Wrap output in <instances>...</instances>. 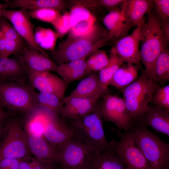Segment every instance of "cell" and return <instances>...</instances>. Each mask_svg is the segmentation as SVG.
Listing matches in <instances>:
<instances>
[{"mask_svg": "<svg viewBox=\"0 0 169 169\" xmlns=\"http://www.w3.org/2000/svg\"><path fill=\"white\" fill-rule=\"evenodd\" d=\"M110 40L107 30L95 23L86 34L59 43L53 52V58L58 65L85 59Z\"/></svg>", "mask_w": 169, "mask_h": 169, "instance_id": "6da1fadb", "label": "cell"}, {"mask_svg": "<svg viewBox=\"0 0 169 169\" xmlns=\"http://www.w3.org/2000/svg\"><path fill=\"white\" fill-rule=\"evenodd\" d=\"M101 103L94 111L79 119H63L72 131L73 137L95 152L105 151L110 147L103 128Z\"/></svg>", "mask_w": 169, "mask_h": 169, "instance_id": "7a4b0ae2", "label": "cell"}, {"mask_svg": "<svg viewBox=\"0 0 169 169\" xmlns=\"http://www.w3.org/2000/svg\"><path fill=\"white\" fill-rule=\"evenodd\" d=\"M128 131L152 169H166L169 166L168 143L137 121L132 122Z\"/></svg>", "mask_w": 169, "mask_h": 169, "instance_id": "3957f363", "label": "cell"}, {"mask_svg": "<svg viewBox=\"0 0 169 169\" xmlns=\"http://www.w3.org/2000/svg\"><path fill=\"white\" fill-rule=\"evenodd\" d=\"M159 86L143 70L134 81L122 88L123 99L131 122L146 111L154 93Z\"/></svg>", "mask_w": 169, "mask_h": 169, "instance_id": "277c9868", "label": "cell"}, {"mask_svg": "<svg viewBox=\"0 0 169 169\" xmlns=\"http://www.w3.org/2000/svg\"><path fill=\"white\" fill-rule=\"evenodd\" d=\"M148 15L147 21L141 26L140 30L141 61L144 65L147 75L165 48L161 29V19L152 10Z\"/></svg>", "mask_w": 169, "mask_h": 169, "instance_id": "5b68a950", "label": "cell"}, {"mask_svg": "<svg viewBox=\"0 0 169 169\" xmlns=\"http://www.w3.org/2000/svg\"><path fill=\"white\" fill-rule=\"evenodd\" d=\"M29 82H0V104L8 110L28 113L38 106L37 92Z\"/></svg>", "mask_w": 169, "mask_h": 169, "instance_id": "8992f818", "label": "cell"}, {"mask_svg": "<svg viewBox=\"0 0 169 169\" xmlns=\"http://www.w3.org/2000/svg\"><path fill=\"white\" fill-rule=\"evenodd\" d=\"M30 152L26 131L17 121L7 117L0 144V161L6 158L25 160Z\"/></svg>", "mask_w": 169, "mask_h": 169, "instance_id": "52a82bcc", "label": "cell"}, {"mask_svg": "<svg viewBox=\"0 0 169 169\" xmlns=\"http://www.w3.org/2000/svg\"><path fill=\"white\" fill-rule=\"evenodd\" d=\"M111 130L120 140L111 141L110 146L119 156L126 169H152L129 131L123 132L115 128Z\"/></svg>", "mask_w": 169, "mask_h": 169, "instance_id": "ba28073f", "label": "cell"}, {"mask_svg": "<svg viewBox=\"0 0 169 169\" xmlns=\"http://www.w3.org/2000/svg\"><path fill=\"white\" fill-rule=\"evenodd\" d=\"M59 151L57 163L66 169H87L95 153L73 136L60 147Z\"/></svg>", "mask_w": 169, "mask_h": 169, "instance_id": "9c48e42d", "label": "cell"}, {"mask_svg": "<svg viewBox=\"0 0 169 169\" xmlns=\"http://www.w3.org/2000/svg\"><path fill=\"white\" fill-rule=\"evenodd\" d=\"M45 108L44 137L59 151L60 147L73 136L64 119Z\"/></svg>", "mask_w": 169, "mask_h": 169, "instance_id": "30bf717a", "label": "cell"}, {"mask_svg": "<svg viewBox=\"0 0 169 169\" xmlns=\"http://www.w3.org/2000/svg\"><path fill=\"white\" fill-rule=\"evenodd\" d=\"M2 16L9 21L20 36L25 41L28 48L47 54L37 43L34 33V27L28 11L23 8L18 10L3 8Z\"/></svg>", "mask_w": 169, "mask_h": 169, "instance_id": "8fae6325", "label": "cell"}, {"mask_svg": "<svg viewBox=\"0 0 169 169\" xmlns=\"http://www.w3.org/2000/svg\"><path fill=\"white\" fill-rule=\"evenodd\" d=\"M141 26L137 27L130 35L116 41L114 47L111 49L126 63L140 66Z\"/></svg>", "mask_w": 169, "mask_h": 169, "instance_id": "7c38bea8", "label": "cell"}, {"mask_svg": "<svg viewBox=\"0 0 169 169\" xmlns=\"http://www.w3.org/2000/svg\"><path fill=\"white\" fill-rule=\"evenodd\" d=\"M101 98H86L69 95L64 96L62 99L64 105L60 117L63 119H70L82 118L98 108L100 104Z\"/></svg>", "mask_w": 169, "mask_h": 169, "instance_id": "4fadbf2b", "label": "cell"}, {"mask_svg": "<svg viewBox=\"0 0 169 169\" xmlns=\"http://www.w3.org/2000/svg\"><path fill=\"white\" fill-rule=\"evenodd\" d=\"M28 79L40 92L53 94L61 100L68 86L62 78L50 72H28Z\"/></svg>", "mask_w": 169, "mask_h": 169, "instance_id": "5bb4252c", "label": "cell"}, {"mask_svg": "<svg viewBox=\"0 0 169 169\" xmlns=\"http://www.w3.org/2000/svg\"><path fill=\"white\" fill-rule=\"evenodd\" d=\"M110 40L116 41L128 35L130 30L135 26L125 15L122 8L112 10L103 19Z\"/></svg>", "mask_w": 169, "mask_h": 169, "instance_id": "9a60e30c", "label": "cell"}, {"mask_svg": "<svg viewBox=\"0 0 169 169\" xmlns=\"http://www.w3.org/2000/svg\"><path fill=\"white\" fill-rule=\"evenodd\" d=\"M71 28L66 39H71L88 33L96 20L87 8L77 5L73 7L69 13Z\"/></svg>", "mask_w": 169, "mask_h": 169, "instance_id": "2e32d148", "label": "cell"}, {"mask_svg": "<svg viewBox=\"0 0 169 169\" xmlns=\"http://www.w3.org/2000/svg\"><path fill=\"white\" fill-rule=\"evenodd\" d=\"M28 79V72L21 54L11 58H0V82H25Z\"/></svg>", "mask_w": 169, "mask_h": 169, "instance_id": "e0dca14e", "label": "cell"}, {"mask_svg": "<svg viewBox=\"0 0 169 169\" xmlns=\"http://www.w3.org/2000/svg\"><path fill=\"white\" fill-rule=\"evenodd\" d=\"M26 133L30 152L34 155L38 161L44 163H58L59 151L43 137Z\"/></svg>", "mask_w": 169, "mask_h": 169, "instance_id": "ac0fdd59", "label": "cell"}, {"mask_svg": "<svg viewBox=\"0 0 169 169\" xmlns=\"http://www.w3.org/2000/svg\"><path fill=\"white\" fill-rule=\"evenodd\" d=\"M136 121L151 127L156 132L169 136V111L153 105Z\"/></svg>", "mask_w": 169, "mask_h": 169, "instance_id": "d6986e66", "label": "cell"}, {"mask_svg": "<svg viewBox=\"0 0 169 169\" xmlns=\"http://www.w3.org/2000/svg\"><path fill=\"white\" fill-rule=\"evenodd\" d=\"M28 72L42 73L56 71L57 65L45 55L38 50L26 47L21 54Z\"/></svg>", "mask_w": 169, "mask_h": 169, "instance_id": "ffe728a7", "label": "cell"}, {"mask_svg": "<svg viewBox=\"0 0 169 169\" xmlns=\"http://www.w3.org/2000/svg\"><path fill=\"white\" fill-rule=\"evenodd\" d=\"M107 91L102 87L97 72H93L81 80L69 95L86 98H101Z\"/></svg>", "mask_w": 169, "mask_h": 169, "instance_id": "44dd1931", "label": "cell"}, {"mask_svg": "<svg viewBox=\"0 0 169 169\" xmlns=\"http://www.w3.org/2000/svg\"><path fill=\"white\" fill-rule=\"evenodd\" d=\"M3 5L4 8H18L28 11L52 8L60 12L65 11L68 3L63 0H11L6 1Z\"/></svg>", "mask_w": 169, "mask_h": 169, "instance_id": "7402d4cb", "label": "cell"}, {"mask_svg": "<svg viewBox=\"0 0 169 169\" xmlns=\"http://www.w3.org/2000/svg\"><path fill=\"white\" fill-rule=\"evenodd\" d=\"M153 0H127L122 3V8L128 18L135 26H141L145 22L144 15L152 10Z\"/></svg>", "mask_w": 169, "mask_h": 169, "instance_id": "603a6c76", "label": "cell"}, {"mask_svg": "<svg viewBox=\"0 0 169 169\" xmlns=\"http://www.w3.org/2000/svg\"><path fill=\"white\" fill-rule=\"evenodd\" d=\"M56 71L68 86L72 82L86 76L91 73L87 66L85 59H77L58 65Z\"/></svg>", "mask_w": 169, "mask_h": 169, "instance_id": "cb8c5ba5", "label": "cell"}, {"mask_svg": "<svg viewBox=\"0 0 169 169\" xmlns=\"http://www.w3.org/2000/svg\"><path fill=\"white\" fill-rule=\"evenodd\" d=\"M87 169H126L118 154L110 146L105 151L95 152Z\"/></svg>", "mask_w": 169, "mask_h": 169, "instance_id": "d4e9b609", "label": "cell"}, {"mask_svg": "<svg viewBox=\"0 0 169 169\" xmlns=\"http://www.w3.org/2000/svg\"><path fill=\"white\" fill-rule=\"evenodd\" d=\"M147 75L158 84L169 81V52L167 49H163L152 69Z\"/></svg>", "mask_w": 169, "mask_h": 169, "instance_id": "484cf974", "label": "cell"}, {"mask_svg": "<svg viewBox=\"0 0 169 169\" xmlns=\"http://www.w3.org/2000/svg\"><path fill=\"white\" fill-rule=\"evenodd\" d=\"M139 68L136 65L128 63L120 66L115 72L109 85L122 89L127 86L137 78Z\"/></svg>", "mask_w": 169, "mask_h": 169, "instance_id": "4316f807", "label": "cell"}, {"mask_svg": "<svg viewBox=\"0 0 169 169\" xmlns=\"http://www.w3.org/2000/svg\"><path fill=\"white\" fill-rule=\"evenodd\" d=\"M118 96L107 93L104 94L101 98V112L104 121L114 123L119 129V123L116 109Z\"/></svg>", "mask_w": 169, "mask_h": 169, "instance_id": "83f0119b", "label": "cell"}, {"mask_svg": "<svg viewBox=\"0 0 169 169\" xmlns=\"http://www.w3.org/2000/svg\"><path fill=\"white\" fill-rule=\"evenodd\" d=\"M107 65L99 71L98 76L100 84L104 89L108 86L115 72L124 62L117 54L111 50Z\"/></svg>", "mask_w": 169, "mask_h": 169, "instance_id": "f1b7e54d", "label": "cell"}, {"mask_svg": "<svg viewBox=\"0 0 169 169\" xmlns=\"http://www.w3.org/2000/svg\"><path fill=\"white\" fill-rule=\"evenodd\" d=\"M36 100L38 106L47 109L60 116L64 105L63 99L52 94L39 92L36 94Z\"/></svg>", "mask_w": 169, "mask_h": 169, "instance_id": "f546056e", "label": "cell"}, {"mask_svg": "<svg viewBox=\"0 0 169 169\" xmlns=\"http://www.w3.org/2000/svg\"><path fill=\"white\" fill-rule=\"evenodd\" d=\"M109 61L105 52L101 50L92 53L85 61L87 66L91 72L99 71L107 65Z\"/></svg>", "mask_w": 169, "mask_h": 169, "instance_id": "4dcf8cb0", "label": "cell"}, {"mask_svg": "<svg viewBox=\"0 0 169 169\" xmlns=\"http://www.w3.org/2000/svg\"><path fill=\"white\" fill-rule=\"evenodd\" d=\"M150 103L169 111V85L159 87L154 93Z\"/></svg>", "mask_w": 169, "mask_h": 169, "instance_id": "1f68e13d", "label": "cell"}, {"mask_svg": "<svg viewBox=\"0 0 169 169\" xmlns=\"http://www.w3.org/2000/svg\"><path fill=\"white\" fill-rule=\"evenodd\" d=\"M28 12L30 17L52 24L61 15L60 11L52 8H42Z\"/></svg>", "mask_w": 169, "mask_h": 169, "instance_id": "d6a6232c", "label": "cell"}, {"mask_svg": "<svg viewBox=\"0 0 169 169\" xmlns=\"http://www.w3.org/2000/svg\"><path fill=\"white\" fill-rule=\"evenodd\" d=\"M27 47L24 41L6 39L5 49L0 54V58H8L11 55L22 54Z\"/></svg>", "mask_w": 169, "mask_h": 169, "instance_id": "836d02e7", "label": "cell"}, {"mask_svg": "<svg viewBox=\"0 0 169 169\" xmlns=\"http://www.w3.org/2000/svg\"><path fill=\"white\" fill-rule=\"evenodd\" d=\"M0 30L7 39L24 41L23 39L18 34L13 25L5 18H0Z\"/></svg>", "mask_w": 169, "mask_h": 169, "instance_id": "e575fe53", "label": "cell"}, {"mask_svg": "<svg viewBox=\"0 0 169 169\" xmlns=\"http://www.w3.org/2000/svg\"><path fill=\"white\" fill-rule=\"evenodd\" d=\"M52 25L56 29L60 37L66 34L71 28L69 13L65 12Z\"/></svg>", "mask_w": 169, "mask_h": 169, "instance_id": "d590c367", "label": "cell"}, {"mask_svg": "<svg viewBox=\"0 0 169 169\" xmlns=\"http://www.w3.org/2000/svg\"><path fill=\"white\" fill-rule=\"evenodd\" d=\"M155 13L161 21L169 18V0H154Z\"/></svg>", "mask_w": 169, "mask_h": 169, "instance_id": "8d00e7d4", "label": "cell"}, {"mask_svg": "<svg viewBox=\"0 0 169 169\" xmlns=\"http://www.w3.org/2000/svg\"><path fill=\"white\" fill-rule=\"evenodd\" d=\"M21 160L13 158L3 159L0 161V169H19Z\"/></svg>", "mask_w": 169, "mask_h": 169, "instance_id": "74e56055", "label": "cell"}, {"mask_svg": "<svg viewBox=\"0 0 169 169\" xmlns=\"http://www.w3.org/2000/svg\"><path fill=\"white\" fill-rule=\"evenodd\" d=\"M123 0H95V7L100 5L109 9L110 11L116 8L120 4L122 3Z\"/></svg>", "mask_w": 169, "mask_h": 169, "instance_id": "f35d334b", "label": "cell"}, {"mask_svg": "<svg viewBox=\"0 0 169 169\" xmlns=\"http://www.w3.org/2000/svg\"><path fill=\"white\" fill-rule=\"evenodd\" d=\"M161 29L164 46L167 49V46L169 42V18L161 21Z\"/></svg>", "mask_w": 169, "mask_h": 169, "instance_id": "ab89813d", "label": "cell"}, {"mask_svg": "<svg viewBox=\"0 0 169 169\" xmlns=\"http://www.w3.org/2000/svg\"><path fill=\"white\" fill-rule=\"evenodd\" d=\"M33 169H44L46 164L39 161L33 160L31 163H30Z\"/></svg>", "mask_w": 169, "mask_h": 169, "instance_id": "60d3db41", "label": "cell"}, {"mask_svg": "<svg viewBox=\"0 0 169 169\" xmlns=\"http://www.w3.org/2000/svg\"><path fill=\"white\" fill-rule=\"evenodd\" d=\"M6 38L0 30V54L4 52L6 45Z\"/></svg>", "mask_w": 169, "mask_h": 169, "instance_id": "b9f144b4", "label": "cell"}, {"mask_svg": "<svg viewBox=\"0 0 169 169\" xmlns=\"http://www.w3.org/2000/svg\"><path fill=\"white\" fill-rule=\"evenodd\" d=\"M25 161H20L19 165V169H33L30 163H28Z\"/></svg>", "mask_w": 169, "mask_h": 169, "instance_id": "7bdbcfd3", "label": "cell"}, {"mask_svg": "<svg viewBox=\"0 0 169 169\" xmlns=\"http://www.w3.org/2000/svg\"><path fill=\"white\" fill-rule=\"evenodd\" d=\"M7 117L0 120V144L1 141L2 135Z\"/></svg>", "mask_w": 169, "mask_h": 169, "instance_id": "ee69618b", "label": "cell"}, {"mask_svg": "<svg viewBox=\"0 0 169 169\" xmlns=\"http://www.w3.org/2000/svg\"><path fill=\"white\" fill-rule=\"evenodd\" d=\"M8 116V114L4 110L0 104V120Z\"/></svg>", "mask_w": 169, "mask_h": 169, "instance_id": "f6af8a7d", "label": "cell"}, {"mask_svg": "<svg viewBox=\"0 0 169 169\" xmlns=\"http://www.w3.org/2000/svg\"><path fill=\"white\" fill-rule=\"evenodd\" d=\"M3 8V4L0 3V18L2 17V12Z\"/></svg>", "mask_w": 169, "mask_h": 169, "instance_id": "bcb514c9", "label": "cell"}, {"mask_svg": "<svg viewBox=\"0 0 169 169\" xmlns=\"http://www.w3.org/2000/svg\"><path fill=\"white\" fill-rule=\"evenodd\" d=\"M166 169H169V166L167 167Z\"/></svg>", "mask_w": 169, "mask_h": 169, "instance_id": "7dc6e473", "label": "cell"}, {"mask_svg": "<svg viewBox=\"0 0 169 169\" xmlns=\"http://www.w3.org/2000/svg\"><path fill=\"white\" fill-rule=\"evenodd\" d=\"M60 169H64V168H62L60 167Z\"/></svg>", "mask_w": 169, "mask_h": 169, "instance_id": "c3c4849f", "label": "cell"}]
</instances>
